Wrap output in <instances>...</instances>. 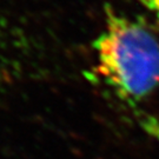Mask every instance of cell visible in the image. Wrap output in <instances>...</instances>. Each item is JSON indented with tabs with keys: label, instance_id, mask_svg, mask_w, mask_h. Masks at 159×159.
<instances>
[{
	"label": "cell",
	"instance_id": "cell-2",
	"mask_svg": "<svg viewBox=\"0 0 159 159\" xmlns=\"http://www.w3.org/2000/svg\"><path fill=\"white\" fill-rule=\"evenodd\" d=\"M139 1L159 20V0H139Z\"/></svg>",
	"mask_w": 159,
	"mask_h": 159
},
{
	"label": "cell",
	"instance_id": "cell-1",
	"mask_svg": "<svg viewBox=\"0 0 159 159\" xmlns=\"http://www.w3.org/2000/svg\"><path fill=\"white\" fill-rule=\"evenodd\" d=\"M92 47L97 75L119 99L137 104L159 86V40L144 23L105 6Z\"/></svg>",
	"mask_w": 159,
	"mask_h": 159
}]
</instances>
